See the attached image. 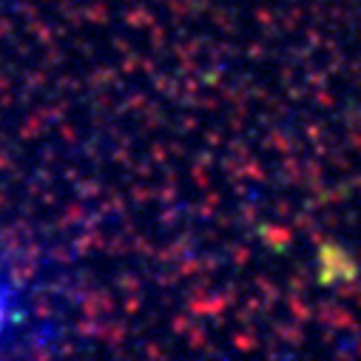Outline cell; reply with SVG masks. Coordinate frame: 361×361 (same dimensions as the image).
Masks as SVG:
<instances>
[{
  "mask_svg": "<svg viewBox=\"0 0 361 361\" xmlns=\"http://www.w3.org/2000/svg\"><path fill=\"white\" fill-rule=\"evenodd\" d=\"M26 319V293L12 270L0 262V344L12 341Z\"/></svg>",
  "mask_w": 361,
  "mask_h": 361,
  "instance_id": "cell-1",
  "label": "cell"
}]
</instances>
